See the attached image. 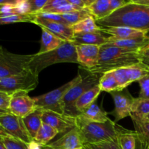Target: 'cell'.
I'll use <instances>...</instances> for the list:
<instances>
[{
	"instance_id": "cell-50",
	"label": "cell",
	"mask_w": 149,
	"mask_h": 149,
	"mask_svg": "<svg viewBox=\"0 0 149 149\" xmlns=\"http://www.w3.org/2000/svg\"><path fill=\"white\" fill-rule=\"evenodd\" d=\"M45 149H51V148H47V147H45Z\"/></svg>"
},
{
	"instance_id": "cell-48",
	"label": "cell",
	"mask_w": 149,
	"mask_h": 149,
	"mask_svg": "<svg viewBox=\"0 0 149 149\" xmlns=\"http://www.w3.org/2000/svg\"><path fill=\"white\" fill-rule=\"evenodd\" d=\"M8 112H10V111L7 110H2V109H0V116H2V115H4V114H5V113H8Z\"/></svg>"
},
{
	"instance_id": "cell-23",
	"label": "cell",
	"mask_w": 149,
	"mask_h": 149,
	"mask_svg": "<svg viewBox=\"0 0 149 149\" xmlns=\"http://www.w3.org/2000/svg\"><path fill=\"white\" fill-rule=\"evenodd\" d=\"M100 93H101V90L98 85L85 92L75 103V108L77 111L81 113L84 109L94 103Z\"/></svg>"
},
{
	"instance_id": "cell-44",
	"label": "cell",
	"mask_w": 149,
	"mask_h": 149,
	"mask_svg": "<svg viewBox=\"0 0 149 149\" xmlns=\"http://www.w3.org/2000/svg\"><path fill=\"white\" fill-rule=\"evenodd\" d=\"M134 3H136L138 4H142V5L149 6V0H132Z\"/></svg>"
},
{
	"instance_id": "cell-14",
	"label": "cell",
	"mask_w": 149,
	"mask_h": 149,
	"mask_svg": "<svg viewBox=\"0 0 149 149\" xmlns=\"http://www.w3.org/2000/svg\"><path fill=\"white\" fill-rule=\"evenodd\" d=\"M100 47L96 45H76L78 63L84 70L91 69L96 66L98 61Z\"/></svg>"
},
{
	"instance_id": "cell-39",
	"label": "cell",
	"mask_w": 149,
	"mask_h": 149,
	"mask_svg": "<svg viewBox=\"0 0 149 149\" xmlns=\"http://www.w3.org/2000/svg\"><path fill=\"white\" fill-rule=\"evenodd\" d=\"M31 4V14L37 15L45 7L47 0H29Z\"/></svg>"
},
{
	"instance_id": "cell-53",
	"label": "cell",
	"mask_w": 149,
	"mask_h": 149,
	"mask_svg": "<svg viewBox=\"0 0 149 149\" xmlns=\"http://www.w3.org/2000/svg\"><path fill=\"white\" fill-rule=\"evenodd\" d=\"M148 36H149V34H148Z\"/></svg>"
},
{
	"instance_id": "cell-38",
	"label": "cell",
	"mask_w": 149,
	"mask_h": 149,
	"mask_svg": "<svg viewBox=\"0 0 149 149\" xmlns=\"http://www.w3.org/2000/svg\"><path fill=\"white\" fill-rule=\"evenodd\" d=\"M36 15L39 16V17H42V18L47 19V20H51V21L57 22V23H62V24L70 26L69 25H68V23L64 20L62 15L52 14V13H39V14Z\"/></svg>"
},
{
	"instance_id": "cell-8",
	"label": "cell",
	"mask_w": 149,
	"mask_h": 149,
	"mask_svg": "<svg viewBox=\"0 0 149 149\" xmlns=\"http://www.w3.org/2000/svg\"><path fill=\"white\" fill-rule=\"evenodd\" d=\"M39 84V75L30 70L17 75L5 77L0 79V92L11 95L17 91L29 93L37 87Z\"/></svg>"
},
{
	"instance_id": "cell-47",
	"label": "cell",
	"mask_w": 149,
	"mask_h": 149,
	"mask_svg": "<svg viewBox=\"0 0 149 149\" xmlns=\"http://www.w3.org/2000/svg\"><path fill=\"white\" fill-rule=\"evenodd\" d=\"M0 149H7V148L5 147V146H4V143H3L1 138H0Z\"/></svg>"
},
{
	"instance_id": "cell-12",
	"label": "cell",
	"mask_w": 149,
	"mask_h": 149,
	"mask_svg": "<svg viewBox=\"0 0 149 149\" xmlns=\"http://www.w3.org/2000/svg\"><path fill=\"white\" fill-rule=\"evenodd\" d=\"M29 93L17 91L11 94L9 111L19 117L24 118L37 109L33 97H30Z\"/></svg>"
},
{
	"instance_id": "cell-45",
	"label": "cell",
	"mask_w": 149,
	"mask_h": 149,
	"mask_svg": "<svg viewBox=\"0 0 149 149\" xmlns=\"http://www.w3.org/2000/svg\"><path fill=\"white\" fill-rule=\"evenodd\" d=\"M7 135H9L4 130V129H3L1 127V125H0V138H3V137L7 136Z\"/></svg>"
},
{
	"instance_id": "cell-18",
	"label": "cell",
	"mask_w": 149,
	"mask_h": 149,
	"mask_svg": "<svg viewBox=\"0 0 149 149\" xmlns=\"http://www.w3.org/2000/svg\"><path fill=\"white\" fill-rule=\"evenodd\" d=\"M106 45L122 48L127 50L139 52L149 45V36L130 39H117L109 36L108 43Z\"/></svg>"
},
{
	"instance_id": "cell-24",
	"label": "cell",
	"mask_w": 149,
	"mask_h": 149,
	"mask_svg": "<svg viewBox=\"0 0 149 149\" xmlns=\"http://www.w3.org/2000/svg\"><path fill=\"white\" fill-rule=\"evenodd\" d=\"M109 113L100 109L95 103L84 109L80 115L84 119L94 122H106L110 118L108 117Z\"/></svg>"
},
{
	"instance_id": "cell-11",
	"label": "cell",
	"mask_w": 149,
	"mask_h": 149,
	"mask_svg": "<svg viewBox=\"0 0 149 149\" xmlns=\"http://www.w3.org/2000/svg\"><path fill=\"white\" fill-rule=\"evenodd\" d=\"M113 72L121 90H125L131 83L138 81L149 74L147 67L141 63L113 70Z\"/></svg>"
},
{
	"instance_id": "cell-43",
	"label": "cell",
	"mask_w": 149,
	"mask_h": 149,
	"mask_svg": "<svg viewBox=\"0 0 149 149\" xmlns=\"http://www.w3.org/2000/svg\"><path fill=\"white\" fill-rule=\"evenodd\" d=\"M69 4H72L74 7H77L79 9H81V10H85L87 7H86V4L84 0H68Z\"/></svg>"
},
{
	"instance_id": "cell-25",
	"label": "cell",
	"mask_w": 149,
	"mask_h": 149,
	"mask_svg": "<svg viewBox=\"0 0 149 149\" xmlns=\"http://www.w3.org/2000/svg\"><path fill=\"white\" fill-rule=\"evenodd\" d=\"M58 134H59V132L56 129L47 124L42 123V127L35 137L34 141L45 147Z\"/></svg>"
},
{
	"instance_id": "cell-32",
	"label": "cell",
	"mask_w": 149,
	"mask_h": 149,
	"mask_svg": "<svg viewBox=\"0 0 149 149\" xmlns=\"http://www.w3.org/2000/svg\"><path fill=\"white\" fill-rule=\"evenodd\" d=\"M82 149H121L118 138L93 144H84Z\"/></svg>"
},
{
	"instance_id": "cell-6",
	"label": "cell",
	"mask_w": 149,
	"mask_h": 149,
	"mask_svg": "<svg viewBox=\"0 0 149 149\" xmlns=\"http://www.w3.org/2000/svg\"><path fill=\"white\" fill-rule=\"evenodd\" d=\"M82 79V76L79 74L74 79L68 81L64 85L61 86L52 91L42 95L33 97L37 109H42V111H51L59 113H63V100L65 93L69 89L74 87L75 84L79 82Z\"/></svg>"
},
{
	"instance_id": "cell-30",
	"label": "cell",
	"mask_w": 149,
	"mask_h": 149,
	"mask_svg": "<svg viewBox=\"0 0 149 149\" xmlns=\"http://www.w3.org/2000/svg\"><path fill=\"white\" fill-rule=\"evenodd\" d=\"M64 20L68 23L70 26H72L77 23H79L81 20L87 18L89 17H91V14L88 12L87 9L79 11L74 12V13H68V14L62 15Z\"/></svg>"
},
{
	"instance_id": "cell-2",
	"label": "cell",
	"mask_w": 149,
	"mask_h": 149,
	"mask_svg": "<svg viewBox=\"0 0 149 149\" xmlns=\"http://www.w3.org/2000/svg\"><path fill=\"white\" fill-rule=\"evenodd\" d=\"M140 63L141 58L138 52L105 45L100 47L98 61L96 66L86 71L99 75Z\"/></svg>"
},
{
	"instance_id": "cell-7",
	"label": "cell",
	"mask_w": 149,
	"mask_h": 149,
	"mask_svg": "<svg viewBox=\"0 0 149 149\" xmlns=\"http://www.w3.org/2000/svg\"><path fill=\"white\" fill-rule=\"evenodd\" d=\"M33 55H20L10 52L0 46V79L17 75L29 70Z\"/></svg>"
},
{
	"instance_id": "cell-10",
	"label": "cell",
	"mask_w": 149,
	"mask_h": 149,
	"mask_svg": "<svg viewBox=\"0 0 149 149\" xmlns=\"http://www.w3.org/2000/svg\"><path fill=\"white\" fill-rule=\"evenodd\" d=\"M109 94L111 95L114 103V109L112 112L109 113V114L114 116L113 122L117 123L121 119L130 116L134 111L136 98L130 93L127 88L119 91L111 92Z\"/></svg>"
},
{
	"instance_id": "cell-27",
	"label": "cell",
	"mask_w": 149,
	"mask_h": 149,
	"mask_svg": "<svg viewBox=\"0 0 149 149\" xmlns=\"http://www.w3.org/2000/svg\"><path fill=\"white\" fill-rule=\"evenodd\" d=\"M98 86L101 91L107 92L109 93L111 92L121 90L113 71H108L102 74L100 78Z\"/></svg>"
},
{
	"instance_id": "cell-21",
	"label": "cell",
	"mask_w": 149,
	"mask_h": 149,
	"mask_svg": "<svg viewBox=\"0 0 149 149\" xmlns=\"http://www.w3.org/2000/svg\"><path fill=\"white\" fill-rule=\"evenodd\" d=\"M42 113L43 111L42 109H37L33 113H30L28 116L23 118V122L25 124L28 132H29L31 138L34 141V138L37 134L38 131L42 127Z\"/></svg>"
},
{
	"instance_id": "cell-17",
	"label": "cell",
	"mask_w": 149,
	"mask_h": 149,
	"mask_svg": "<svg viewBox=\"0 0 149 149\" xmlns=\"http://www.w3.org/2000/svg\"><path fill=\"white\" fill-rule=\"evenodd\" d=\"M102 33L110 35L109 36L117 39H130L135 38L145 37L148 36V33L138 29H132L125 26H117V27H100Z\"/></svg>"
},
{
	"instance_id": "cell-40",
	"label": "cell",
	"mask_w": 149,
	"mask_h": 149,
	"mask_svg": "<svg viewBox=\"0 0 149 149\" xmlns=\"http://www.w3.org/2000/svg\"><path fill=\"white\" fill-rule=\"evenodd\" d=\"M11 95L8 93L0 92V109L9 111Z\"/></svg>"
},
{
	"instance_id": "cell-49",
	"label": "cell",
	"mask_w": 149,
	"mask_h": 149,
	"mask_svg": "<svg viewBox=\"0 0 149 149\" xmlns=\"http://www.w3.org/2000/svg\"><path fill=\"white\" fill-rule=\"evenodd\" d=\"M146 118H147V119H149V114L147 115V116H146Z\"/></svg>"
},
{
	"instance_id": "cell-34",
	"label": "cell",
	"mask_w": 149,
	"mask_h": 149,
	"mask_svg": "<svg viewBox=\"0 0 149 149\" xmlns=\"http://www.w3.org/2000/svg\"><path fill=\"white\" fill-rule=\"evenodd\" d=\"M1 140L7 149H29L28 144L10 135L3 137Z\"/></svg>"
},
{
	"instance_id": "cell-9",
	"label": "cell",
	"mask_w": 149,
	"mask_h": 149,
	"mask_svg": "<svg viewBox=\"0 0 149 149\" xmlns=\"http://www.w3.org/2000/svg\"><path fill=\"white\" fill-rule=\"evenodd\" d=\"M0 125L9 135L25 143L29 144L33 141L25 126L23 118L8 112L0 116Z\"/></svg>"
},
{
	"instance_id": "cell-16",
	"label": "cell",
	"mask_w": 149,
	"mask_h": 149,
	"mask_svg": "<svg viewBox=\"0 0 149 149\" xmlns=\"http://www.w3.org/2000/svg\"><path fill=\"white\" fill-rule=\"evenodd\" d=\"M83 142L77 127L64 134L57 141L49 143L45 147L51 149H77L82 148Z\"/></svg>"
},
{
	"instance_id": "cell-1",
	"label": "cell",
	"mask_w": 149,
	"mask_h": 149,
	"mask_svg": "<svg viewBox=\"0 0 149 149\" xmlns=\"http://www.w3.org/2000/svg\"><path fill=\"white\" fill-rule=\"evenodd\" d=\"M96 23L100 27L125 26L149 34V6L136 4L130 0L122 8Z\"/></svg>"
},
{
	"instance_id": "cell-13",
	"label": "cell",
	"mask_w": 149,
	"mask_h": 149,
	"mask_svg": "<svg viewBox=\"0 0 149 149\" xmlns=\"http://www.w3.org/2000/svg\"><path fill=\"white\" fill-rule=\"evenodd\" d=\"M42 122L56 129L59 134L67 133L76 127V117L51 111H43Z\"/></svg>"
},
{
	"instance_id": "cell-33",
	"label": "cell",
	"mask_w": 149,
	"mask_h": 149,
	"mask_svg": "<svg viewBox=\"0 0 149 149\" xmlns=\"http://www.w3.org/2000/svg\"><path fill=\"white\" fill-rule=\"evenodd\" d=\"M149 114V100H141L137 97L135 100L134 111L131 115L138 117H146Z\"/></svg>"
},
{
	"instance_id": "cell-31",
	"label": "cell",
	"mask_w": 149,
	"mask_h": 149,
	"mask_svg": "<svg viewBox=\"0 0 149 149\" xmlns=\"http://www.w3.org/2000/svg\"><path fill=\"white\" fill-rule=\"evenodd\" d=\"M36 15L30 14L22 15H13L5 16V17H0V25L10 24L15 23H23V22H29L33 23Z\"/></svg>"
},
{
	"instance_id": "cell-15",
	"label": "cell",
	"mask_w": 149,
	"mask_h": 149,
	"mask_svg": "<svg viewBox=\"0 0 149 149\" xmlns=\"http://www.w3.org/2000/svg\"><path fill=\"white\" fill-rule=\"evenodd\" d=\"M33 23L39 26L41 29H47L65 42H72L74 33L71 26H66V25L57 23V22L51 21V20L42 18L37 15H36V18Z\"/></svg>"
},
{
	"instance_id": "cell-5",
	"label": "cell",
	"mask_w": 149,
	"mask_h": 149,
	"mask_svg": "<svg viewBox=\"0 0 149 149\" xmlns=\"http://www.w3.org/2000/svg\"><path fill=\"white\" fill-rule=\"evenodd\" d=\"M100 78L98 74L88 72L87 75L82 76V79L79 82L68 90L63 100L64 114L73 117H77L80 115L76 109L75 103L85 92L98 85Z\"/></svg>"
},
{
	"instance_id": "cell-42",
	"label": "cell",
	"mask_w": 149,
	"mask_h": 149,
	"mask_svg": "<svg viewBox=\"0 0 149 149\" xmlns=\"http://www.w3.org/2000/svg\"><path fill=\"white\" fill-rule=\"evenodd\" d=\"M135 149H149V140L146 139L136 134Z\"/></svg>"
},
{
	"instance_id": "cell-28",
	"label": "cell",
	"mask_w": 149,
	"mask_h": 149,
	"mask_svg": "<svg viewBox=\"0 0 149 149\" xmlns=\"http://www.w3.org/2000/svg\"><path fill=\"white\" fill-rule=\"evenodd\" d=\"M130 117L135 127V132L139 136L149 140V119L146 117L130 115Z\"/></svg>"
},
{
	"instance_id": "cell-51",
	"label": "cell",
	"mask_w": 149,
	"mask_h": 149,
	"mask_svg": "<svg viewBox=\"0 0 149 149\" xmlns=\"http://www.w3.org/2000/svg\"><path fill=\"white\" fill-rule=\"evenodd\" d=\"M77 149H82V148H77Z\"/></svg>"
},
{
	"instance_id": "cell-3",
	"label": "cell",
	"mask_w": 149,
	"mask_h": 149,
	"mask_svg": "<svg viewBox=\"0 0 149 149\" xmlns=\"http://www.w3.org/2000/svg\"><path fill=\"white\" fill-rule=\"evenodd\" d=\"M78 129L84 144H93L116 138L127 129L109 119L106 122H94L84 119L81 115L76 117Z\"/></svg>"
},
{
	"instance_id": "cell-35",
	"label": "cell",
	"mask_w": 149,
	"mask_h": 149,
	"mask_svg": "<svg viewBox=\"0 0 149 149\" xmlns=\"http://www.w3.org/2000/svg\"><path fill=\"white\" fill-rule=\"evenodd\" d=\"M14 10L15 15H26L31 14V4L29 0H16L14 4Z\"/></svg>"
},
{
	"instance_id": "cell-37",
	"label": "cell",
	"mask_w": 149,
	"mask_h": 149,
	"mask_svg": "<svg viewBox=\"0 0 149 149\" xmlns=\"http://www.w3.org/2000/svg\"><path fill=\"white\" fill-rule=\"evenodd\" d=\"M67 4H68V0H47V2L45 4V7L39 13H46L52 9L57 8L60 6L65 5Z\"/></svg>"
},
{
	"instance_id": "cell-29",
	"label": "cell",
	"mask_w": 149,
	"mask_h": 149,
	"mask_svg": "<svg viewBox=\"0 0 149 149\" xmlns=\"http://www.w3.org/2000/svg\"><path fill=\"white\" fill-rule=\"evenodd\" d=\"M117 138L121 149H135L136 133L135 131L127 130L119 134Z\"/></svg>"
},
{
	"instance_id": "cell-20",
	"label": "cell",
	"mask_w": 149,
	"mask_h": 149,
	"mask_svg": "<svg viewBox=\"0 0 149 149\" xmlns=\"http://www.w3.org/2000/svg\"><path fill=\"white\" fill-rule=\"evenodd\" d=\"M41 47L38 54L45 53L58 49L65 42L61 38L54 35L45 29H42Z\"/></svg>"
},
{
	"instance_id": "cell-4",
	"label": "cell",
	"mask_w": 149,
	"mask_h": 149,
	"mask_svg": "<svg viewBox=\"0 0 149 149\" xmlns=\"http://www.w3.org/2000/svg\"><path fill=\"white\" fill-rule=\"evenodd\" d=\"M61 63H78L76 45L72 42H65L58 49L50 52L33 54L28 68L39 75L41 71L49 65Z\"/></svg>"
},
{
	"instance_id": "cell-52",
	"label": "cell",
	"mask_w": 149,
	"mask_h": 149,
	"mask_svg": "<svg viewBox=\"0 0 149 149\" xmlns=\"http://www.w3.org/2000/svg\"><path fill=\"white\" fill-rule=\"evenodd\" d=\"M3 6V5H2ZM1 6H0V9H1Z\"/></svg>"
},
{
	"instance_id": "cell-19",
	"label": "cell",
	"mask_w": 149,
	"mask_h": 149,
	"mask_svg": "<svg viewBox=\"0 0 149 149\" xmlns=\"http://www.w3.org/2000/svg\"><path fill=\"white\" fill-rule=\"evenodd\" d=\"M109 37L104 36L102 32L76 33L73 38L72 42L75 45H89L101 47L108 43Z\"/></svg>"
},
{
	"instance_id": "cell-26",
	"label": "cell",
	"mask_w": 149,
	"mask_h": 149,
	"mask_svg": "<svg viewBox=\"0 0 149 149\" xmlns=\"http://www.w3.org/2000/svg\"><path fill=\"white\" fill-rule=\"evenodd\" d=\"M74 34L76 33H94V32H101L100 27L97 24L96 20L93 16L89 17L79 23L71 26Z\"/></svg>"
},
{
	"instance_id": "cell-22",
	"label": "cell",
	"mask_w": 149,
	"mask_h": 149,
	"mask_svg": "<svg viewBox=\"0 0 149 149\" xmlns=\"http://www.w3.org/2000/svg\"><path fill=\"white\" fill-rule=\"evenodd\" d=\"M89 13L97 20H102L111 14L110 10V0H95L87 8Z\"/></svg>"
},
{
	"instance_id": "cell-41",
	"label": "cell",
	"mask_w": 149,
	"mask_h": 149,
	"mask_svg": "<svg viewBox=\"0 0 149 149\" xmlns=\"http://www.w3.org/2000/svg\"><path fill=\"white\" fill-rule=\"evenodd\" d=\"M129 1H125V0H110V10L111 14L116 10L122 8Z\"/></svg>"
},
{
	"instance_id": "cell-46",
	"label": "cell",
	"mask_w": 149,
	"mask_h": 149,
	"mask_svg": "<svg viewBox=\"0 0 149 149\" xmlns=\"http://www.w3.org/2000/svg\"><path fill=\"white\" fill-rule=\"evenodd\" d=\"M141 63H143L144 65H146V66L147 67V68H148V71H149V60H148V61H142V62H141Z\"/></svg>"
},
{
	"instance_id": "cell-36",
	"label": "cell",
	"mask_w": 149,
	"mask_h": 149,
	"mask_svg": "<svg viewBox=\"0 0 149 149\" xmlns=\"http://www.w3.org/2000/svg\"><path fill=\"white\" fill-rule=\"evenodd\" d=\"M138 82L141 87L138 98L141 100H149V74L140 79Z\"/></svg>"
}]
</instances>
